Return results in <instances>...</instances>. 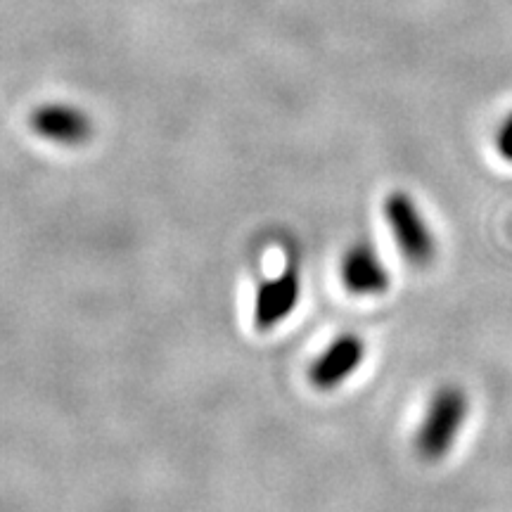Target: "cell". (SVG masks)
<instances>
[{
  "label": "cell",
  "instance_id": "6da1fadb",
  "mask_svg": "<svg viewBox=\"0 0 512 512\" xmlns=\"http://www.w3.org/2000/svg\"><path fill=\"white\" fill-rule=\"evenodd\" d=\"M470 401L463 387L458 384H444L432 394L427 403L425 418H422L418 432H415V453L427 463H439L446 458L458 434L463 430Z\"/></svg>",
  "mask_w": 512,
  "mask_h": 512
},
{
  "label": "cell",
  "instance_id": "7a4b0ae2",
  "mask_svg": "<svg viewBox=\"0 0 512 512\" xmlns=\"http://www.w3.org/2000/svg\"><path fill=\"white\" fill-rule=\"evenodd\" d=\"M384 219L392 230V238L403 254V259L415 268H427L437 256L430 223L425 221L418 204L408 192L396 190L384 200Z\"/></svg>",
  "mask_w": 512,
  "mask_h": 512
},
{
  "label": "cell",
  "instance_id": "3957f363",
  "mask_svg": "<svg viewBox=\"0 0 512 512\" xmlns=\"http://www.w3.org/2000/svg\"><path fill=\"white\" fill-rule=\"evenodd\" d=\"M363 358H366V342L354 332H342L313 358L309 382L318 392H332L363 366Z\"/></svg>",
  "mask_w": 512,
  "mask_h": 512
},
{
  "label": "cell",
  "instance_id": "277c9868",
  "mask_svg": "<svg viewBox=\"0 0 512 512\" xmlns=\"http://www.w3.org/2000/svg\"><path fill=\"white\" fill-rule=\"evenodd\" d=\"M339 278L354 297H382L392 287L387 266L368 240H356L347 247L339 261Z\"/></svg>",
  "mask_w": 512,
  "mask_h": 512
},
{
  "label": "cell",
  "instance_id": "5b68a950",
  "mask_svg": "<svg viewBox=\"0 0 512 512\" xmlns=\"http://www.w3.org/2000/svg\"><path fill=\"white\" fill-rule=\"evenodd\" d=\"M299 297H302V280L294 264H287L285 271L275 278L261 280L254 299L256 330L268 332L278 328L297 309Z\"/></svg>",
  "mask_w": 512,
  "mask_h": 512
},
{
  "label": "cell",
  "instance_id": "8992f818",
  "mask_svg": "<svg viewBox=\"0 0 512 512\" xmlns=\"http://www.w3.org/2000/svg\"><path fill=\"white\" fill-rule=\"evenodd\" d=\"M31 128L36 131V136L64 147L86 145L95 133L93 119L81 107L64 105V102H50V105L34 110Z\"/></svg>",
  "mask_w": 512,
  "mask_h": 512
},
{
  "label": "cell",
  "instance_id": "52a82bcc",
  "mask_svg": "<svg viewBox=\"0 0 512 512\" xmlns=\"http://www.w3.org/2000/svg\"><path fill=\"white\" fill-rule=\"evenodd\" d=\"M496 145H498V152H501V157L512 162V114L503 121L501 131H498Z\"/></svg>",
  "mask_w": 512,
  "mask_h": 512
}]
</instances>
